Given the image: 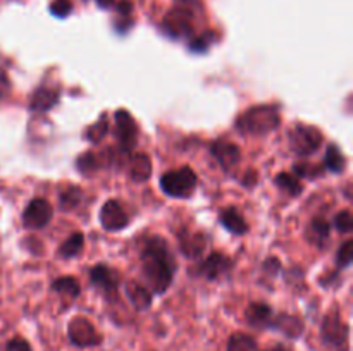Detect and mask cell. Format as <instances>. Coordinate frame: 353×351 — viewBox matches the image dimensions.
Segmentation results:
<instances>
[{
  "label": "cell",
  "mask_w": 353,
  "mask_h": 351,
  "mask_svg": "<svg viewBox=\"0 0 353 351\" xmlns=\"http://www.w3.org/2000/svg\"><path fill=\"white\" fill-rule=\"evenodd\" d=\"M141 275L154 295H164L174 277L176 262L165 240L152 236L141 248Z\"/></svg>",
  "instance_id": "6da1fadb"
},
{
  "label": "cell",
  "mask_w": 353,
  "mask_h": 351,
  "mask_svg": "<svg viewBox=\"0 0 353 351\" xmlns=\"http://www.w3.org/2000/svg\"><path fill=\"white\" fill-rule=\"evenodd\" d=\"M199 10L200 3L196 0H178V3L165 14L162 31L172 40L188 38L193 33V21Z\"/></svg>",
  "instance_id": "7a4b0ae2"
},
{
  "label": "cell",
  "mask_w": 353,
  "mask_h": 351,
  "mask_svg": "<svg viewBox=\"0 0 353 351\" xmlns=\"http://www.w3.org/2000/svg\"><path fill=\"white\" fill-rule=\"evenodd\" d=\"M279 126V112L274 105H259L238 117L236 129L243 134L264 136Z\"/></svg>",
  "instance_id": "3957f363"
},
{
  "label": "cell",
  "mask_w": 353,
  "mask_h": 351,
  "mask_svg": "<svg viewBox=\"0 0 353 351\" xmlns=\"http://www.w3.org/2000/svg\"><path fill=\"white\" fill-rule=\"evenodd\" d=\"M321 343L331 351H350V327L338 313H330L323 319L319 329Z\"/></svg>",
  "instance_id": "277c9868"
},
{
  "label": "cell",
  "mask_w": 353,
  "mask_h": 351,
  "mask_svg": "<svg viewBox=\"0 0 353 351\" xmlns=\"http://www.w3.org/2000/svg\"><path fill=\"white\" fill-rule=\"evenodd\" d=\"M162 191L172 198H188L196 188V174L192 167L165 172L161 178Z\"/></svg>",
  "instance_id": "5b68a950"
},
{
  "label": "cell",
  "mask_w": 353,
  "mask_h": 351,
  "mask_svg": "<svg viewBox=\"0 0 353 351\" xmlns=\"http://www.w3.org/2000/svg\"><path fill=\"white\" fill-rule=\"evenodd\" d=\"M68 339L78 350L99 348L103 343L102 334L97 330V327L86 317H74L68 323Z\"/></svg>",
  "instance_id": "8992f818"
},
{
  "label": "cell",
  "mask_w": 353,
  "mask_h": 351,
  "mask_svg": "<svg viewBox=\"0 0 353 351\" xmlns=\"http://www.w3.org/2000/svg\"><path fill=\"white\" fill-rule=\"evenodd\" d=\"M323 145V134L317 127L307 124H296L290 131V148L299 157H310Z\"/></svg>",
  "instance_id": "52a82bcc"
},
{
  "label": "cell",
  "mask_w": 353,
  "mask_h": 351,
  "mask_svg": "<svg viewBox=\"0 0 353 351\" xmlns=\"http://www.w3.org/2000/svg\"><path fill=\"white\" fill-rule=\"evenodd\" d=\"M52 219V206L45 198H33L23 212V224L28 229H41Z\"/></svg>",
  "instance_id": "ba28073f"
},
{
  "label": "cell",
  "mask_w": 353,
  "mask_h": 351,
  "mask_svg": "<svg viewBox=\"0 0 353 351\" xmlns=\"http://www.w3.org/2000/svg\"><path fill=\"white\" fill-rule=\"evenodd\" d=\"M100 224L105 231H121L130 224V217L117 200H109L100 209Z\"/></svg>",
  "instance_id": "9c48e42d"
},
{
  "label": "cell",
  "mask_w": 353,
  "mask_h": 351,
  "mask_svg": "<svg viewBox=\"0 0 353 351\" xmlns=\"http://www.w3.org/2000/svg\"><path fill=\"white\" fill-rule=\"evenodd\" d=\"M116 138L119 140L121 148L124 151H130L137 145L138 127L133 117L126 110H117L116 112Z\"/></svg>",
  "instance_id": "30bf717a"
},
{
  "label": "cell",
  "mask_w": 353,
  "mask_h": 351,
  "mask_svg": "<svg viewBox=\"0 0 353 351\" xmlns=\"http://www.w3.org/2000/svg\"><path fill=\"white\" fill-rule=\"evenodd\" d=\"M269 329L279 332L286 339H299V337H302L303 330H305V323L300 317L292 315V313H279V315L272 317Z\"/></svg>",
  "instance_id": "8fae6325"
},
{
  "label": "cell",
  "mask_w": 353,
  "mask_h": 351,
  "mask_svg": "<svg viewBox=\"0 0 353 351\" xmlns=\"http://www.w3.org/2000/svg\"><path fill=\"white\" fill-rule=\"evenodd\" d=\"M90 282L95 288H99L100 291H103L105 296H112L116 295L117 286H119V277H117V274L112 268L100 264L90 270Z\"/></svg>",
  "instance_id": "7c38bea8"
},
{
  "label": "cell",
  "mask_w": 353,
  "mask_h": 351,
  "mask_svg": "<svg viewBox=\"0 0 353 351\" xmlns=\"http://www.w3.org/2000/svg\"><path fill=\"white\" fill-rule=\"evenodd\" d=\"M210 153L216 157V160L219 162V165L224 169V171L233 169L241 158L240 148H238L234 143H230V141L226 140L214 141V143L210 145Z\"/></svg>",
  "instance_id": "4fadbf2b"
},
{
  "label": "cell",
  "mask_w": 353,
  "mask_h": 351,
  "mask_svg": "<svg viewBox=\"0 0 353 351\" xmlns=\"http://www.w3.org/2000/svg\"><path fill=\"white\" fill-rule=\"evenodd\" d=\"M272 317H274V312L265 303H250L245 310V320L248 326L257 330H268L271 327Z\"/></svg>",
  "instance_id": "5bb4252c"
},
{
  "label": "cell",
  "mask_w": 353,
  "mask_h": 351,
  "mask_svg": "<svg viewBox=\"0 0 353 351\" xmlns=\"http://www.w3.org/2000/svg\"><path fill=\"white\" fill-rule=\"evenodd\" d=\"M230 260L223 253L214 251L199 265V275L209 279V281H216V279H219L221 275L230 270Z\"/></svg>",
  "instance_id": "9a60e30c"
},
{
  "label": "cell",
  "mask_w": 353,
  "mask_h": 351,
  "mask_svg": "<svg viewBox=\"0 0 353 351\" xmlns=\"http://www.w3.org/2000/svg\"><path fill=\"white\" fill-rule=\"evenodd\" d=\"M128 299H130L131 305L138 310V312H145L152 306V291L147 286H141L138 282H126V288H124Z\"/></svg>",
  "instance_id": "2e32d148"
},
{
  "label": "cell",
  "mask_w": 353,
  "mask_h": 351,
  "mask_svg": "<svg viewBox=\"0 0 353 351\" xmlns=\"http://www.w3.org/2000/svg\"><path fill=\"white\" fill-rule=\"evenodd\" d=\"M305 236L310 244H314V246L317 248H324L331 236L330 222H327L326 219H323V217H317V219H314L312 222L309 224Z\"/></svg>",
  "instance_id": "e0dca14e"
},
{
  "label": "cell",
  "mask_w": 353,
  "mask_h": 351,
  "mask_svg": "<svg viewBox=\"0 0 353 351\" xmlns=\"http://www.w3.org/2000/svg\"><path fill=\"white\" fill-rule=\"evenodd\" d=\"M59 102V92L54 88H48V86H41L37 92L31 95L30 100V109L33 112H47L52 107L57 105Z\"/></svg>",
  "instance_id": "ac0fdd59"
},
{
  "label": "cell",
  "mask_w": 353,
  "mask_h": 351,
  "mask_svg": "<svg viewBox=\"0 0 353 351\" xmlns=\"http://www.w3.org/2000/svg\"><path fill=\"white\" fill-rule=\"evenodd\" d=\"M219 220L230 233L236 234V236H241V234H245L248 231L247 220L243 219V215H241V213L238 212V209H234V206L224 209L223 212H221Z\"/></svg>",
  "instance_id": "d6986e66"
},
{
  "label": "cell",
  "mask_w": 353,
  "mask_h": 351,
  "mask_svg": "<svg viewBox=\"0 0 353 351\" xmlns=\"http://www.w3.org/2000/svg\"><path fill=\"white\" fill-rule=\"evenodd\" d=\"M179 246H181L185 257L196 258L202 255L203 248H205V240H203L202 234H192L186 231L179 236Z\"/></svg>",
  "instance_id": "ffe728a7"
},
{
  "label": "cell",
  "mask_w": 353,
  "mask_h": 351,
  "mask_svg": "<svg viewBox=\"0 0 353 351\" xmlns=\"http://www.w3.org/2000/svg\"><path fill=\"white\" fill-rule=\"evenodd\" d=\"M226 351H262L252 334L234 332L228 337Z\"/></svg>",
  "instance_id": "44dd1931"
},
{
  "label": "cell",
  "mask_w": 353,
  "mask_h": 351,
  "mask_svg": "<svg viewBox=\"0 0 353 351\" xmlns=\"http://www.w3.org/2000/svg\"><path fill=\"white\" fill-rule=\"evenodd\" d=\"M324 167L333 174H341L347 169V158L334 143L327 147L326 155H324Z\"/></svg>",
  "instance_id": "7402d4cb"
},
{
  "label": "cell",
  "mask_w": 353,
  "mask_h": 351,
  "mask_svg": "<svg viewBox=\"0 0 353 351\" xmlns=\"http://www.w3.org/2000/svg\"><path fill=\"white\" fill-rule=\"evenodd\" d=\"M152 174L150 158L143 153H137L131 160V179L137 182L147 181Z\"/></svg>",
  "instance_id": "603a6c76"
},
{
  "label": "cell",
  "mask_w": 353,
  "mask_h": 351,
  "mask_svg": "<svg viewBox=\"0 0 353 351\" xmlns=\"http://www.w3.org/2000/svg\"><path fill=\"white\" fill-rule=\"evenodd\" d=\"M83 246H85V236H83V233H78V231H76V233H72L71 236L59 246L57 255L61 258H72L78 253H81Z\"/></svg>",
  "instance_id": "cb8c5ba5"
},
{
  "label": "cell",
  "mask_w": 353,
  "mask_h": 351,
  "mask_svg": "<svg viewBox=\"0 0 353 351\" xmlns=\"http://www.w3.org/2000/svg\"><path fill=\"white\" fill-rule=\"evenodd\" d=\"M52 289L59 295H64L68 298H78L79 292H81V288H79L78 281L74 277H59L52 282Z\"/></svg>",
  "instance_id": "d4e9b609"
},
{
  "label": "cell",
  "mask_w": 353,
  "mask_h": 351,
  "mask_svg": "<svg viewBox=\"0 0 353 351\" xmlns=\"http://www.w3.org/2000/svg\"><path fill=\"white\" fill-rule=\"evenodd\" d=\"M276 184H278L283 191L288 193L290 196H299L303 189L302 182L299 181V178L292 174H286V172L278 174V178H276Z\"/></svg>",
  "instance_id": "484cf974"
},
{
  "label": "cell",
  "mask_w": 353,
  "mask_h": 351,
  "mask_svg": "<svg viewBox=\"0 0 353 351\" xmlns=\"http://www.w3.org/2000/svg\"><path fill=\"white\" fill-rule=\"evenodd\" d=\"M83 193L79 188H69L59 195V206L61 210H74L81 203Z\"/></svg>",
  "instance_id": "4316f807"
},
{
  "label": "cell",
  "mask_w": 353,
  "mask_h": 351,
  "mask_svg": "<svg viewBox=\"0 0 353 351\" xmlns=\"http://www.w3.org/2000/svg\"><path fill=\"white\" fill-rule=\"evenodd\" d=\"M107 131H109V119H107V116H102L99 123L93 124L90 129H86L85 138L88 141H92V143H100V140L105 136Z\"/></svg>",
  "instance_id": "83f0119b"
},
{
  "label": "cell",
  "mask_w": 353,
  "mask_h": 351,
  "mask_svg": "<svg viewBox=\"0 0 353 351\" xmlns=\"http://www.w3.org/2000/svg\"><path fill=\"white\" fill-rule=\"evenodd\" d=\"M352 260H353V241L348 240L345 241V243L340 246V250H338L336 265L340 268H347L352 265Z\"/></svg>",
  "instance_id": "f1b7e54d"
},
{
  "label": "cell",
  "mask_w": 353,
  "mask_h": 351,
  "mask_svg": "<svg viewBox=\"0 0 353 351\" xmlns=\"http://www.w3.org/2000/svg\"><path fill=\"white\" fill-rule=\"evenodd\" d=\"M334 227L338 233L350 234L353 231V217L350 210H341L336 217H334Z\"/></svg>",
  "instance_id": "f546056e"
},
{
  "label": "cell",
  "mask_w": 353,
  "mask_h": 351,
  "mask_svg": "<svg viewBox=\"0 0 353 351\" xmlns=\"http://www.w3.org/2000/svg\"><path fill=\"white\" fill-rule=\"evenodd\" d=\"M212 43H214V33L212 31H207L205 34H202V36L190 41V50L195 52V54H203V52L209 50Z\"/></svg>",
  "instance_id": "4dcf8cb0"
},
{
  "label": "cell",
  "mask_w": 353,
  "mask_h": 351,
  "mask_svg": "<svg viewBox=\"0 0 353 351\" xmlns=\"http://www.w3.org/2000/svg\"><path fill=\"white\" fill-rule=\"evenodd\" d=\"M76 167L83 172V174H90V172L97 171L99 169V162H97V157L88 151V153H83L81 157L76 160Z\"/></svg>",
  "instance_id": "1f68e13d"
},
{
  "label": "cell",
  "mask_w": 353,
  "mask_h": 351,
  "mask_svg": "<svg viewBox=\"0 0 353 351\" xmlns=\"http://www.w3.org/2000/svg\"><path fill=\"white\" fill-rule=\"evenodd\" d=\"M50 12L55 17H68L72 12L71 0H54L50 6Z\"/></svg>",
  "instance_id": "d6a6232c"
},
{
  "label": "cell",
  "mask_w": 353,
  "mask_h": 351,
  "mask_svg": "<svg viewBox=\"0 0 353 351\" xmlns=\"http://www.w3.org/2000/svg\"><path fill=\"white\" fill-rule=\"evenodd\" d=\"M3 351H33V346H31V343L28 339L16 336L12 337V339L7 341Z\"/></svg>",
  "instance_id": "836d02e7"
},
{
  "label": "cell",
  "mask_w": 353,
  "mask_h": 351,
  "mask_svg": "<svg viewBox=\"0 0 353 351\" xmlns=\"http://www.w3.org/2000/svg\"><path fill=\"white\" fill-rule=\"evenodd\" d=\"M293 171H295V174L299 176V178H312V174H319V171H314V169H310L309 165L305 164L293 165Z\"/></svg>",
  "instance_id": "e575fe53"
},
{
  "label": "cell",
  "mask_w": 353,
  "mask_h": 351,
  "mask_svg": "<svg viewBox=\"0 0 353 351\" xmlns=\"http://www.w3.org/2000/svg\"><path fill=\"white\" fill-rule=\"evenodd\" d=\"M264 270L268 272V274L276 275L279 270H281V264H279V260L276 257H269L268 260L264 262Z\"/></svg>",
  "instance_id": "d590c367"
},
{
  "label": "cell",
  "mask_w": 353,
  "mask_h": 351,
  "mask_svg": "<svg viewBox=\"0 0 353 351\" xmlns=\"http://www.w3.org/2000/svg\"><path fill=\"white\" fill-rule=\"evenodd\" d=\"M10 89V83H9V78H7V74L3 71H0V102H2L3 98H6V95L9 93Z\"/></svg>",
  "instance_id": "8d00e7d4"
},
{
  "label": "cell",
  "mask_w": 353,
  "mask_h": 351,
  "mask_svg": "<svg viewBox=\"0 0 353 351\" xmlns=\"http://www.w3.org/2000/svg\"><path fill=\"white\" fill-rule=\"evenodd\" d=\"M264 351H293V350L290 346H286V344L276 343V344H272V346H269L268 350H264Z\"/></svg>",
  "instance_id": "74e56055"
}]
</instances>
